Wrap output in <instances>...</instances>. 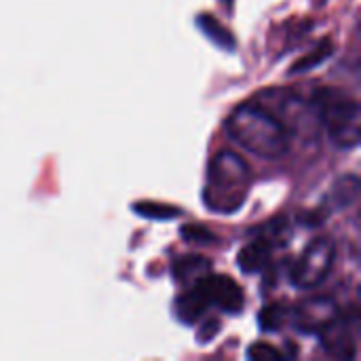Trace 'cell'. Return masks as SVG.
<instances>
[{
  "mask_svg": "<svg viewBox=\"0 0 361 361\" xmlns=\"http://www.w3.org/2000/svg\"><path fill=\"white\" fill-rule=\"evenodd\" d=\"M224 129L237 146L258 159L277 161L290 152V131L277 118V114L262 106H239L226 118Z\"/></svg>",
  "mask_w": 361,
  "mask_h": 361,
  "instance_id": "obj_1",
  "label": "cell"
},
{
  "mask_svg": "<svg viewBox=\"0 0 361 361\" xmlns=\"http://www.w3.org/2000/svg\"><path fill=\"white\" fill-rule=\"evenodd\" d=\"M252 171L250 165L231 150H222L216 154L207 169V186L203 201L212 212L233 214L237 212L250 190Z\"/></svg>",
  "mask_w": 361,
  "mask_h": 361,
  "instance_id": "obj_2",
  "label": "cell"
},
{
  "mask_svg": "<svg viewBox=\"0 0 361 361\" xmlns=\"http://www.w3.org/2000/svg\"><path fill=\"white\" fill-rule=\"evenodd\" d=\"M317 114L338 148H355L361 140L360 104L338 89H322L315 95Z\"/></svg>",
  "mask_w": 361,
  "mask_h": 361,
  "instance_id": "obj_3",
  "label": "cell"
},
{
  "mask_svg": "<svg viewBox=\"0 0 361 361\" xmlns=\"http://www.w3.org/2000/svg\"><path fill=\"white\" fill-rule=\"evenodd\" d=\"M336 258V247L330 239L313 241L292 269V283L300 290L319 288L332 273Z\"/></svg>",
  "mask_w": 361,
  "mask_h": 361,
  "instance_id": "obj_4",
  "label": "cell"
},
{
  "mask_svg": "<svg viewBox=\"0 0 361 361\" xmlns=\"http://www.w3.org/2000/svg\"><path fill=\"white\" fill-rule=\"evenodd\" d=\"M201 286L205 290L209 307H218L224 313L237 315L245 305L243 290L239 288V283L235 279H231L226 275H209L207 273L205 277H201Z\"/></svg>",
  "mask_w": 361,
  "mask_h": 361,
  "instance_id": "obj_5",
  "label": "cell"
},
{
  "mask_svg": "<svg viewBox=\"0 0 361 361\" xmlns=\"http://www.w3.org/2000/svg\"><path fill=\"white\" fill-rule=\"evenodd\" d=\"M338 309L330 298H311L294 309V326L305 334H319L336 322Z\"/></svg>",
  "mask_w": 361,
  "mask_h": 361,
  "instance_id": "obj_6",
  "label": "cell"
},
{
  "mask_svg": "<svg viewBox=\"0 0 361 361\" xmlns=\"http://www.w3.org/2000/svg\"><path fill=\"white\" fill-rule=\"evenodd\" d=\"M209 309L205 290L201 286V279H197L195 283H190L188 292L180 296L178 305H176V313L184 324H195L197 319L203 317V313Z\"/></svg>",
  "mask_w": 361,
  "mask_h": 361,
  "instance_id": "obj_7",
  "label": "cell"
},
{
  "mask_svg": "<svg viewBox=\"0 0 361 361\" xmlns=\"http://www.w3.org/2000/svg\"><path fill=\"white\" fill-rule=\"evenodd\" d=\"M319 336H322L324 347L332 355H336V357H355V347H353V338L349 334V326H347V322L343 326L341 317L336 322H332L324 332H319Z\"/></svg>",
  "mask_w": 361,
  "mask_h": 361,
  "instance_id": "obj_8",
  "label": "cell"
},
{
  "mask_svg": "<svg viewBox=\"0 0 361 361\" xmlns=\"http://www.w3.org/2000/svg\"><path fill=\"white\" fill-rule=\"evenodd\" d=\"M271 252H273V241L269 237H260L252 241L239 252V269L243 273H260L269 264Z\"/></svg>",
  "mask_w": 361,
  "mask_h": 361,
  "instance_id": "obj_9",
  "label": "cell"
},
{
  "mask_svg": "<svg viewBox=\"0 0 361 361\" xmlns=\"http://www.w3.org/2000/svg\"><path fill=\"white\" fill-rule=\"evenodd\" d=\"M212 273V262L203 256H182L173 262V277L180 283H195Z\"/></svg>",
  "mask_w": 361,
  "mask_h": 361,
  "instance_id": "obj_10",
  "label": "cell"
},
{
  "mask_svg": "<svg viewBox=\"0 0 361 361\" xmlns=\"http://www.w3.org/2000/svg\"><path fill=\"white\" fill-rule=\"evenodd\" d=\"M197 25H199V30H201L214 44H218V47L224 49V51H235V47H237L235 36H233V34H231L214 15H209V13L197 15Z\"/></svg>",
  "mask_w": 361,
  "mask_h": 361,
  "instance_id": "obj_11",
  "label": "cell"
},
{
  "mask_svg": "<svg viewBox=\"0 0 361 361\" xmlns=\"http://www.w3.org/2000/svg\"><path fill=\"white\" fill-rule=\"evenodd\" d=\"M332 53H334L332 40H330V38H324L311 53H307L305 57H300V59L290 68V72H292V74H305V72H309V70H315V68L322 66L328 57H332Z\"/></svg>",
  "mask_w": 361,
  "mask_h": 361,
  "instance_id": "obj_12",
  "label": "cell"
},
{
  "mask_svg": "<svg viewBox=\"0 0 361 361\" xmlns=\"http://www.w3.org/2000/svg\"><path fill=\"white\" fill-rule=\"evenodd\" d=\"M357 192H360V180L355 176H345L334 184L330 199L334 201L336 207H347L357 199Z\"/></svg>",
  "mask_w": 361,
  "mask_h": 361,
  "instance_id": "obj_13",
  "label": "cell"
},
{
  "mask_svg": "<svg viewBox=\"0 0 361 361\" xmlns=\"http://www.w3.org/2000/svg\"><path fill=\"white\" fill-rule=\"evenodd\" d=\"M133 212L137 216L148 218V220H173V218H180L182 216L180 207H173V205H167V203H154V201L135 203L133 205Z\"/></svg>",
  "mask_w": 361,
  "mask_h": 361,
  "instance_id": "obj_14",
  "label": "cell"
},
{
  "mask_svg": "<svg viewBox=\"0 0 361 361\" xmlns=\"http://www.w3.org/2000/svg\"><path fill=\"white\" fill-rule=\"evenodd\" d=\"M286 317H288V311L281 305H269L262 309L258 322H260V328L264 332H277L286 324Z\"/></svg>",
  "mask_w": 361,
  "mask_h": 361,
  "instance_id": "obj_15",
  "label": "cell"
},
{
  "mask_svg": "<svg viewBox=\"0 0 361 361\" xmlns=\"http://www.w3.org/2000/svg\"><path fill=\"white\" fill-rule=\"evenodd\" d=\"M247 360L252 361H281L286 360V355L275 349L273 345L269 343H254L250 349H247Z\"/></svg>",
  "mask_w": 361,
  "mask_h": 361,
  "instance_id": "obj_16",
  "label": "cell"
},
{
  "mask_svg": "<svg viewBox=\"0 0 361 361\" xmlns=\"http://www.w3.org/2000/svg\"><path fill=\"white\" fill-rule=\"evenodd\" d=\"M182 237H184L186 241L201 243V245L212 243V241H218V237H216L212 231L203 228L201 224H188V226H184V228H182Z\"/></svg>",
  "mask_w": 361,
  "mask_h": 361,
  "instance_id": "obj_17",
  "label": "cell"
},
{
  "mask_svg": "<svg viewBox=\"0 0 361 361\" xmlns=\"http://www.w3.org/2000/svg\"><path fill=\"white\" fill-rule=\"evenodd\" d=\"M224 2H226V4H233V0H224Z\"/></svg>",
  "mask_w": 361,
  "mask_h": 361,
  "instance_id": "obj_18",
  "label": "cell"
},
{
  "mask_svg": "<svg viewBox=\"0 0 361 361\" xmlns=\"http://www.w3.org/2000/svg\"><path fill=\"white\" fill-rule=\"evenodd\" d=\"M322 2H324V0H322Z\"/></svg>",
  "mask_w": 361,
  "mask_h": 361,
  "instance_id": "obj_19",
  "label": "cell"
}]
</instances>
